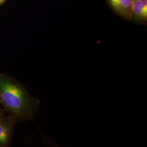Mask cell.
<instances>
[{
  "mask_svg": "<svg viewBox=\"0 0 147 147\" xmlns=\"http://www.w3.org/2000/svg\"><path fill=\"white\" fill-rule=\"evenodd\" d=\"M5 113V110L3 109V108L2 107L1 105H0V118H1V117L3 115V114Z\"/></svg>",
  "mask_w": 147,
  "mask_h": 147,
  "instance_id": "obj_5",
  "label": "cell"
},
{
  "mask_svg": "<svg viewBox=\"0 0 147 147\" xmlns=\"http://www.w3.org/2000/svg\"><path fill=\"white\" fill-rule=\"evenodd\" d=\"M1 105L17 121H34L40 101L32 96L25 86L5 74H0Z\"/></svg>",
  "mask_w": 147,
  "mask_h": 147,
  "instance_id": "obj_1",
  "label": "cell"
},
{
  "mask_svg": "<svg viewBox=\"0 0 147 147\" xmlns=\"http://www.w3.org/2000/svg\"><path fill=\"white\" fill-rule=\"evenodd\" d=\"M130 20L137 24H146L147 0H134L131 11Z\"/></svg>",
  "mask_w": 147,
  "mask_h": 147,
  "instance_id": "obj_3",
  "label": "cell"
},
{
  "mask_svg": "<svg viewBox=\"0 0 147 147\" xmlns=\"http://www.w3.org/2000/svg\"><path fill=\"white\" fill-rule=\"evenodd\" d=\"M107 1L117 14L126 20H130L134 0H107Z\"/></svg>",
  "mask_w": 147,
  "mask_h": 147,
  "instance_id": "obj_4",
  "label": "cell"
},
{
  "mask_svg": "<svg viewBox=\"0 0 147 147\" xmlns=\"http://www.w3.org/2000/svg\"><path fill=\"white\" fill-rule=\"evenodd\" d=\"M1 91L0 89V104H1Z\"/></svg>",
  "mask_w": 147,
  "mask_h": 147,
  "instance_id": "obj_7",
  "label": "cell"
},
{
  "mask_svg": "<svg viewBox=\"0 0 147 147\" xmlns=\"http://www.w3.org/2000/svg\"><path fill=\"white\" fill-rule=\"evenodd\" d=\"M6 0H0V5H1L2 3H3Z\"/></svg>",
  "mask_w": 147,
  "mask_h": 147,
  "instance_id": "obj_6",
  "label": "cell"
},
{
  "mask_svg": "<svg viewBox=\"0 0 147 147\" xmlns=\"http://www.w3.org/2000/svg\"><path fill=\"white\" fill-rule=\"evenodd\" d=\"M18 121L11 114H3L0 118V147H9L14 127Z\"/></svg>",
  "mask_w": 147,
  "mask_h": 147,
  "instance_id": "obj_2",
  "label": "cell"
}]
</instances>
